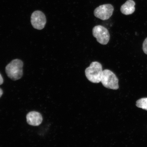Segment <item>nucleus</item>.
I'll return each instance as SVG.
<instances>
[{
    "instance_id": "nucleus-9",
    "label": "nucleus",
    "mask_w": 147,
    "mask_h": 147,
    "mask_svg": "<svg viewBox=\"0 0 147 147\" xmlns=\"http://www.w3.org/2000/svg\"><path fill=\"white\" fill-rule=\"evenodd\" d=\"M136 106L138 107L147 111V97L138 100L136 102Z\"/></svg>"
},
{
    "instance_id": "nucleus-3",
    "label": "nucleus",
    "mask_w": 147,
    "mask_h": 147,
    "mask_svg": "<svg viewBox=\"0 0 147 147\" xmlns=\"http://www.w3.org/2000/svg\"><path fill=\"white\" fill-rule=\"evenodd\" d=\"M101 82L107 89L114 90L119 88V80L113 71L108 69L103 71Z\"/></svg>"
},
{
    "instance_id": "nucleus-4",
    "label": "nucleus",
    "mask_w": 147,
    "mask_h": 147,
    "mask_svg": "<svg viewBox=\"0 0 147 147\" xmlns=\"http://www.w3.org/2000/svg\"><path fill=\"white\" fill-rule=\"evenodd\" d=\"M93 35L97 41L102 45H106L110 40V34L108 29L101 25H97L92 29Z\"/></svg>"
},
{
    "instance_id": "nucleus-6",
    "label": "nucleus",
    "mask_w": 147,
    "mask_h": 147,
    "mask_svg": "<svg viewBox=\"0 0 147 147\" xmlns=\"http://www.w3.org/2000/svg\"><path fill=\"white\" fill-rule=\"evenodd\" d=\"M31 22L34 28L38 30H41L45 27L47 19L43 12L41 11H36L32 14Z\"/></svg>"
},
{
    "instance_id": "nucleus-7",
    "label": "nucleus",
    "mask_w": 147,
    "mask_h": 147,
    "mask_svg": "<svg viewBox=\"0 0 147 147\" xmlns=\"http://www.w3.org/2000/svg\"><path fill=\"white\" fill-rule=\"evenodd\" d=\"M27 122L29 125L33 126H38L41 124L43 121L42 116L38 112L31 111L26 116Z\"/></svg>"
},
{
    "instance_id": "nucleus-11",
    "label": "nucleus",
    "mask_w": 147,
    "mask_h": 147,
    "mask_svg": "<svg viewBox=\"0 0 147 147\" xmlns=\"http://www.w3.org/2000/svg\"><path fill=\"white\" fill-rule=\"evenodd\" d=\"M3 80L2 76L1 74H0V85L3 84Z\"/></svg>"
},
{
    "instance_id": "nucleus-1",
    "label": "nucleus",
    "mask_w": 147,
    "mask_h": 147,
    "mask_svg": "<svg viewBox=\"0 0 147 147\" xmlns=\"http://www.w3.org/2000/svg\"><path fill=\"white\" fill-rule=\"evenodd\" d=\"M23 63L21 60H13L5 67V72L11 80L16 81L21 79L23 75Z\"/></svg>"
},
{
    "instance_id": "nucleus-2",
    "label": "nucleus",
    "mask_w": 147,
    "mask_h": 147,
    "mask_svg": "<svg viewBox=\"0 0 147 147\" xmlns=\"http://www.w3.org/2000/svg\"><path fill=\"white\" fill-rule=\"evenodd\" d=\"M103 71L102 65L100 63L97 61L92 62L85 70L86 76L91 82L98 83L101 82Z\"/></svg>"
},
{
    "instance_id": "nucleus-12",
    "label": "nucleus",
    "mask_w": 147,
    "mask_h": 147,
    "mask_svg": "<svg viewBox=\"0 0 147 147\" xmlns=\"http://www.w3.org/2000/svg\"><path fill=\"white\" fill-rule=\"evenodd\" d=\"M3 91L2 90L1 88H0V98H1V97L2 96V95L3 94Z\"/></svg>"
},
{
    "instance_id": "nucleus-5",
    "label": "nucleus",
    "mask_w": 147,
    "mask_h": 147,
    "mask_svg": "<svg viewBox=\"0 0 147 147\" xmlns=\"http://www.w3.org/2000/svg\"><path fill=\"white\" fill-rule=\"evenodd\" d=\"M114 7L111 4H107L100 5L95 9L94 16L101 20H107L113 14Z\"/></svg>"
},
{
    "instance_id": "nucleus-10",
    "label": "nucleus",
    "mask_w": 147,
    "mask_h": 147,
    "mask_svg": "<svg viewBox=\"0 0 147 147\" xmlns=\"http://www.w3.org/2000/svg\"><path fill=\"white\" fill-rule=\"evenodd\" d=\"M143 49L145 54L147 55V38L144 40L143 44Z\"/></svg>"
},
{
    "instance_id": "nucleus-8",
    "label": "nucleus",
    "mask_w": 147,
    "mask_h": 147,
    "mask_svg": "<svg viewBox=\"0 0 147 147\" xmlns=\"http://www.w3.org/2000/svg\"><path fill=\"white\" fill-rule=\"evenodd\" d=\"M135 3L133 0H128L121 7L120 10L122 13L129 15L135 12Z\"/></svg>"
}]
</instances>
